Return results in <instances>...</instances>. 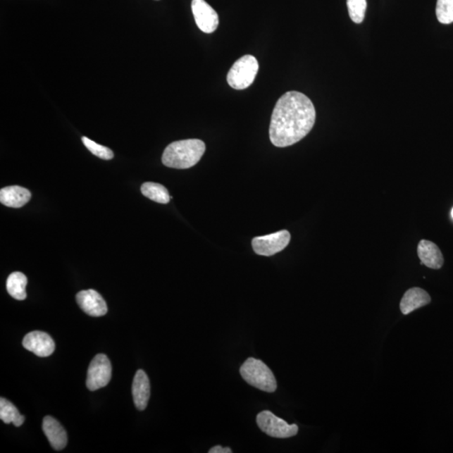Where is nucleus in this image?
Returning <instances> with one entry per match:
<instances>
[{
    "label": "nucleus",
    "instance_id": "19",
    "mask_svg": "<svg viewBox=\"0 0 453 453\" xmlns=\"http://www.w3.org/2000/svg\"><path fill=\"white\" fill-rule=\"evenodd\" d=\"M350 18L356 24L362 23L366 13V0H347Z\"/></svg>",
    "mask_w": 453,
    "mask_h": 453
},
{
    "label": "nucleus",
    "instance_id": "3",
    "mask_svg": "<svg viewBox=\"0 0 453 453\" xmlns=\"http://www.w3.org/2000/svg\"><path fill=\"white\" fill-rule=\"evenodd\" d=\"M241 376L249 385L268 393L275 392L277 383L271 368L261 360L249 358L240 368Z\"/></svg>",
    "mask_w": 453,
    "mask_h": 453
},
{
    "label": "nucleus",
    "instance_id": "18",
    "mask_svg": "<svg viewBox=\"0 0 453 453\" xmlns=\"http://www.w3.org/2000/svg\"><path fill=\"white\" fill-rule=\"evenodd\" d=\"M142 194L158 204H166L170 201V196L167 189L159 183L145 182L142 185Z\"/></svg>",
    "mask_w": 453,
    "mask_h": 453
},
{
    "label": "nucleus",
    "instance_id": "2",
    "mask_svg": "<svg viewBox=\"0 0 453 453\" xmlns=\"http://www.w3.org/2000/svg\"><path fill=\"white\" fill-rule=\"evenodd\" d=\"M206 151V145L200 139L180 140L167 147L162 156V163L170 168L188 169L201 160Z\"/></svg>",
    "mask_w": 453,
    "mask_h": 453
},
{
    "label": "nucleus",
    "instance_id": "8",
    "mask_svg": "<svg viewBox=\"0 0 453 453\" xmlns=\"http://www.w3.org/2000/svg\"><path fill=\"white\" fill-rule=\"evenodd\" d=\"M192 10L197 27L202 32L210 34L217 30L219 25L218 13L205 0H192Z\"/></svg>",
    "mask_w": 453,
    "mask_h": 453
},
{
    "label": "nucleus",
    "instance_id": "17",
    "mask_svg": "<svg viewBox=\"0 0 453 453\" xmlns=\"http://www.w3.org/2000/svg\"><path fill=\"white\" fill-rule=\"evenodd\" d=\"M0 419L6 424L13 423L18 428L23 425L25 416L20 414L14 404L2 397L0 399Z\"/></svg>",
    "mask_w": 453,
    "mask_h": 453
},
{
    "label": "nucleus",
    "instance_id": "4",
    "mask_svg": "<svg viewBox=\"0 0 453 453\" xmlns=\"http://www.w3.org/2000/svg\"><path fill=\"white\" fill-rule=\"evenodd\" d=\"M259 71V63L254 56L241 57L228 73L227 81L232 89L244 90L252 85Z\"/></svg>",
    "mask_w": 453,
    "mask_h": 453
},
{
    "label": "nucleus",
    "instance_id": "15",
    "mask_svg": "<svg viewBox=\"0 0 453 453\" xmlns=\"http://www.w3.org/2000/svg\"><path fill=\"white\" fill-rule=\"evenodd\" d=\"M430 302V297L425 290L418 287L409 289L400 302V311L404 315H408Z\"/></svg>",
    "mask_w": 453,
    "mask_h": 453
},
{
    "label": "nucleus",
    "instance_id": "5",
    "mask_svg": "<svg viewBox=\"0 0 453 453\" xmlns=\"http://www.w3.org/2000/svg\"><path fill=\"white\" fill-rule=\"evenodd\" d=\"M256 421L259 429L272 438H289L298 433L299 428L296 424L289 425L269 411L259 413Z\"/></svg>",
    "mask_w": 453,
    "mask_h": 453
},
{
    "label": "nucleus",
    "instance_id": "9",
    "mask_svg": "<svg viewBox=\"0 0 453 453\" xmlns=\"http://www.w3.org/2000/svg\"><path fill=\"white\" fill-rule=\"evenodd\" d=\"M22 345L38 357H48L54 354L56 347L55 342L49 334L41 331L26 334Z\"/></svg>",
    "mask_w": 453,
    "mask_h": 453
},
{
    "label": "nucleus",
    "instance_id": "13",
    "mask_svg": "<svg viewBox=\"0 0 453 453\" xmlns=\"http://www.w3.org/2000/svg\"><path fill=\"white\" fill-rule=\"evenodd\" d=\"M132 393L136 408L139 411L145 410L151 397V384L147 373L142 369L135 373Z\"/></svg>",
    "mask_w": 453,
    "mask_h": 453
},
{
    "label": "nucleus",
    "instance_id": "20",
    "mask_svg": "<svg viewBox=\"0 0 453 453\" xmlns=\"http://www.w3.org/2000/svg\"><path fill=\"white\" fill-rule=\"evenodd\" d=\"M435 14L442 24H451L453 22V0H438Z\"/></svg>",
    "mask_w": 453,
    "mask_h": 453
},
{
    "label": "nucleus",
    "instance_id": "14",
    "mask_svg": "<svg viewBox=\"0 0 453 453\" xmlns=\"http://www.w3.org/2000/svg\"><path fill=\"white\" fill-rule=\"evenodd\" d=\"M32 193L28 189L20 186H11L0 190V201L8 208L20 209L28 204Z\"/></svg>",
    "mask_w": 453,
    "mask_h": 453
},
{
    "label": "nucleus",
    "instance_id": "21",
    "mask_svg": "<svg viewBox=\"0 0 453 453\" xmlns=\"http://www.w3.org/2000/svg\"><path fill=\"white\" fill-rule=\"evenodd\" d=\"M82 143L85 144L87 149L94 156H98L100 159L111 160L113 158V153L111 149L92 142L87 137L82 138Z\"/></svg>",
    "mask_w": 453,
    "mask_h": 453
},
{
    "label": "nucleus",
    "instance_id": "10",
    "mask_svg": "<svg viewBox=\"0 0 453 453\" xmlns=\"http://www.w3.org/2000/svg\"><path fill=\"white\" fill-rule=\"evenodd\" d=\"M77 302L81 309L91 316H102L107 314L106 302L94 290H82L77 294Z\"/></svg>",
    "mask_w": 453,
    "mask_h": 453
},
{
    "label": "nucleus",
    "instance_id": "22",
    "mask_svg": "<svg viewBox=\"0 0 453 453\" xmlns=\"http://www.w3.org/2000/svg\"><path fill=\"white\" fill-rule=\"evenodd\" d=\"M209 453H232V451L230 447H223L221 446H215L209 451Z\"/></svg>",
    "mask_w": 453,
    "mask_h": 453
},
{
    "label": "nucleus",
    "instance_id": "16",
    "mask_svg": "<svg viewBox=\"0 0 453 453\" xmlns=\"http://www.w3.org/2000/svg\"><path fill=\"white\" fill-rule=\"evenodd\" d=\"M26 285H27V278L23 273H12L7 279V292L16 300L23 301L26 298Z\"/></svg>",
    "mask_w": 453,
    "mask_h": 453
},
{
    "label": "nucleus",
    "instance_id": "7",
    "mask_svg": "<svg viewBox=\"0 0 453 453\" xmlns=\"http://www.w3.org/2000/svg\"><path fill=\"white\" fill-rule=\"evenodd\" d=\"M290 241V232L283 230L269 235L254 237L252 246L254 252L257 254L272 256L287 248Z\"/></svg>",
    "mask_w": 453,
    "mask_h": 453
},
{
    "label": "nucleus",
    "instance_id": "11",
    "mask_svg": "<svg viewBox=\"0 0 453 453\" xmlns=\"http://www.w3.org/2000/svg\"><path fill=\"white\" fill-rule=\"evenodd\" d=\"M42 429L52 447L63 450L68 444V434L63 426L55 418L47 416L43 419Z\"/></svg>",
    "mask_w": 453,
    "mask_h": 453
},
{
    "label": "nucleus",
    "instance_id": "6",
    "mask_svg": "<svg viewBox=\"0 0 453 453\" xmlns=\"http://www.w3.org/2000/svg\"><path fill=\"white\" fill-rule=\"evenodd\" d=\"M112 377V365L106 355L98 354L92 360L87 371V389L95 391L106 386Z\"/></svg>",
    "mask_w": 453,
    "mask_h": 453
},
{
    "label": "nucleus",
    "instance_id": "12",
    "mask_svg": "<svg viewBox=\"0 0 453 453\" xmlns=\"http://www.w3.org/2000/svg\"><path fill=\"white\" fill-rule=\"evenodd\" d=\"M417 254L421 259V265H425L434 270L441 269L443 266V255L438 246L433 242L421 240L418 244Z\"/></svg>",
    "mask_w": 453,
    "mask_h": 453
},
{
    "label": "nucleus",
    "instance_id": "1",
    "mask_svg": "<svg viewBox=\"0 0 453 453\" xmlns=\"http://www.w3.org/2000/svg\"><path fill=\"white\" fill-rule=\"evenodd\" d=\"M316 110L309 97L297 91L281 96L271 116L270 139L276 147H287L304 139L314 128Z\"/></svg>",
    "mask_w": 453,
    "mask_h": 453
},
{
    "label": "nucleus",
    "instance_id": "23",
    "mask_svg": "<svg viewBox=\"0 0 453 453\" xmlns=\"http://www.w3.org/2000/svg\"><path fill=\"white\" fill-rule=\"evenodd\" d=\"M451 215H452V218H453V209H452V210Z\"/></svg>",
    "mask_w": 453,
    "mask_h": 453
}]
</instances>
